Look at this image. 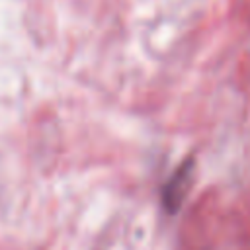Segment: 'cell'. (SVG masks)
<instances>
[{
    "label": "cell",
    "mask_w": 250,
    "mask_h": 250,
    "mask_svg": "<svg viewBox=\"0 0 250 250\" xmlns=\"http://www.w3.org/2000/svg\"><path fill=\"white\" fill-rule=\"evenodd\" d=\"M191 176H193V160L188 158V160L182 162V166L176 168V172L164 184L162 205L168 213H176L182 207L184 197H186V193L189 189V184H191Z\"/></svg>",
    "instance_id": "obj_1"
}]
</instances>
